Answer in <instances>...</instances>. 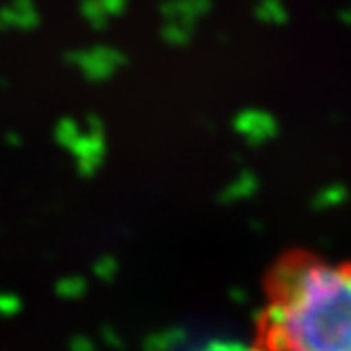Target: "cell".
Wrapping results in <instances>:
<instances>
[{
	"instance_id": "1",
	"label": "cell",
	"mask_w": 351,
	"mask_h": 351,
	"mask_svg": "<svg viewBox=\"0 0 351 351\" xmlns=\"http://www.w3.org/2000/svg\"><path fill=\"white\" fill-rule=\"evenodd\" d=\"M250 351H351V261L290 250L271 265Z\"/></svg>"
}]
</instances>
